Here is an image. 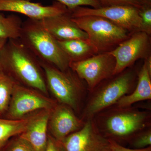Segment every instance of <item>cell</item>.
<instances>
[{"label": "cell", "mask_w": 151, "mask_h": 151, "mask_svg": "<svg viewBox=\"0 0 151 151\" xmlns=\"http://www.w3.org/2000/svg\"><path fill=\"white\" fill-rule=\"evenodd\" d=\"M103 137L121 144L128 143L138 133L151 127L150 111L136 107L112 106L92 118Z\"/></svg>", "instance_id": "cell-1"}, {"label": "cell", "mask_w": 151, "mask_h": 151, "mask_svg": "<svg viewBox=\"0 0 151 151\" xmlns=\"http://www.w3.org/2000/svg\"><path fill=\"white\" fill-rule=\"evenodd\" d=\"M0 66L18 84L48 93L40 61L20 40H9L0 52Z\"/></svg>", "instance_id": "cell-2"}, {"label": "cell", "mask_w": 151, "mask_h": 151, "mask_svg": "<svg viewBox=\"0 0 151 151\" xmlns=\"http://www.w3.org/2000/svg\"><path fill=\"white\" fill-rule=\"evenodd\" d=\"M132 67L105 79L88 92L79 117L82 120L85 122L92 119L134 91L137 81L138 70Z\"/></svg>", "instance_id": "cell-3"}, {"label": "cell", "mask_w": 151, "mask_h": 151, "mask_svg": "<svg viewBox=\"0 0 151 151\" xmlns=\"http://www.w3.org/2000/svg\"><path fill=\"white\" fill-rule=\"evenodd\" d=\"M19 39L40 62L62 71L70 68V60L40 20L28 18L23 22Z\"/></svg>", "instance_id": "cell-4"}, {"label": "cell", "mask_w": 151, "mask_h": 151, "mask_svg": "<svg viewBox=\"0 0 151 151\" xmlns=\"http://www.w3.org/2000/svg\"><path fill=\"white\" fill-rule=\"evenodd\" d=\"M47 86L57 101L81 114L88 94L85 81L70 68L62 71L53 65L40 62Z\"/></svg>", "instance_id": "cell-5"}, {"label": "cell", "mask_w": 151, "mask_h": 151, "mask_svg": "<svg viewBox=\"0 0 151 151\" xmlns=\"http://www.w3.org/2000/svg\"><path fill=\"white\" fill-rule=\"evenodd\" d=\"M77 26L87 34L88 41L97 53L110 52L131 35L109 20L97 16L72 18Z\"/></svg>", "instance_id": "cell-6"}, {"label": "cell", "mask_w": 151, "mask_h": 151, "mask_svg": "<svg viewBox=\"0 0 151 151\" xmlns=\"http://www.w3.org/2000/svg\"><path fill=\"white\" fill-rule=\"evenodd\" d=\"M58 103L38 90L17 84L7 111L8 119H21L37 111H52Z\"/></svg>", "instance_id": "cell-7"}, {"label": "cell", "mask_w": 151, "mask_h": 151, "mask_svg": "<svg viewBox=\"0 0 151 151\" xmlns=\"http://www.w3.org/2000/svg\"><path fill=\"white\" fill-rule=\"evenodd\" d=\"M116 65L115 58L108 52L97 53L81 61L70 62L69 67L85 81L89 92L102 81L114 76Z\"/></svg>", "instance_id": "cell-8"}, {"label": "cell", "mask_w": 151, "mask_h": 151, "mask_svg": "<svg viewBox=\"0 0 151 151\" xmlns=\"http://www.w3.org/2000/svg\"><path fill=\"white\" fill-rule=\"evenodd\" d=\"M139 9L132 6L116 5L94 9L80 6L71 10L72 18L97 16L109 20L127 30L130 35L140 31Z\"/></svg>", "instance_id": "cell-9"}, {"label": "cell", "mask_w": 151, "mask_h": 151, "mask_svg": "<svg viewBox=\"0 0 151 151\" xmlns=\"http://www.w3.org/2000/svg\"><path fill=\"white\" fill-rule=\"evenodd\" d=\"M110 52L116 60L114 75L119 74L138 60L151 56V36L143 32L134 33Z\"/></svg>", "instance_id": "cell-10"}, {"label": "cell", "mask_w": 151, "mask_h": 151, "mask_svg": "<svg viewBox=\"0 0 151 151\" xmlns=\"http://www.w3.org/2000/svg\"><path fill=\"white\" fill-rule=\"evenodd\" d=\"M60 142L64 151H105L110 147L109 141L99 132L92 119L86 120L81 129Z\"/></svg>", "instance_id": "cell-11"}, {"label": "cell", "mask_w": 151, "mask_h": 151, "mask_svg": "<svg viewBox=\"0 0 151 151\" xmlns=\"http://www.w3.org/2000/svg\"><path fill=\"white\" fill-rule=\"evenodd\" d=\"M71 108L58 103L51 111L49 118V134L61 142L68 135L81 129L85 124Z\"/></svg>", "instance_id": "cell-12"}, {"label": "cell", "mask_w": 151, "mask_h": 151, "mask_svg": "<svg viewBox=\"0 0 151 151\" xmlns=\"http://www.w3.org/2000/svg\"><path fill=\"white\" fill-rule=\"evenodd\" d=\"M69 10L65 6L55 1L50 6L29 0H0V12H7L24 15L28 18L43 19L66 12Z\"/></svg>", "instance_id": "cell-13"}, {"label": "cell", "mask_w": 151, "mask_h": 151, "mask_svg": "<svg viewBox=\"0 0 151 151\" xmlns=\"http://www.w3.org/2000/svg\"><path fill=\"white\" fill-rule=\"evenodd\" d=\"M44 27L57 40L81 39L88 40V36L73 21L71 11L40 20Z\"/></svg>", "instance_id": "cell-14"}, {"label": "cell", "mask_w": 151, "mask_h": 151, "mask_svg": "<svg viewBox=\"0 0 151 151\" xmlns=\"http://www.w3.org/2000/svg\"><path fill=\"white\" fill-rule=\"evenodd\" d=\"M51 111L34 113L27 129L19 135L29 143L35 151H45L48 139V122Z\"/></svg>", "instance_id": "cell-15"}, {"label": "cell", "mask_w": 151, "mask_h": 151, "mask_svg": "<svg viewBox=\"0 0 151 151\" xmlns=\"http://www.w3.org/2000/svg\"><path fill=\"white\" fill-rule=\"evenodd\" d=\"M151 99V71L144 60L142 67L138 70L137 81L134 91L131 94L122 97L113 106L129 107L138 102Z\"/></svg>", "instance_id": "cell-16"}, {"label": "cell", "mask_w": 151, "mask_h": 151, "mask_svg": "<svg viewBox=\"0 0 151 151\" xmlns=\"http://www.w3.org/2000/svg\"><path fill=\"white\" fill-rule=\"evenodd\" d=\"M57 41L70 62L81 61L97 54L88 40L73 39Z\"/></svg>", "instance_id": "cell-17"}, {"label": "cell", "mask_w": 151, "mask_h": 151, "mask_svg": "<svg viewBox=\"0 0 151 151\" xmlns=\"http://www.w3.org/2000/svg\"><path fill=\"white\" fill-rule=\"evenodd\" d=\"M34 113L21 119H0V151L12 138L26 130Z\"/></svg>", "instance_id": "cell-18"}, {"label": "cell", "mask_w": 151, "mask_h": 151, "mask_svg": "<svg viewBox=\"0 0 151 151\" xmlns=\"http://www.w3.org/2000/svg\"><path fill=\"white\" fill-rule=\"evenodd\" d=\"M23 22L19 17L14 14L6 17L0 14V38L8 40L18 39Z\"/></svg>", "instance_id": "cell-19"}, {"label": "cell", "mask_w": 151, "mask_h": 151, "mask_svg": "<svg viewBox=\"0 0 151 151\" xmlns=\"http://www.w3.org/2000/svg\"><path fill=\"white\" fill-rule=\"evenodd\" d=\"M17 84L16 81L0 66V115L7 112Z\"/></svg>", "instance_id": "cell-20"}, {"label": "cell", "mask_w": 151, "mask_h": 151, "mask_svg": "<svg viewBox=\"0 0 151 151\" xmlns=\"http://www.w3.org/2000/svg\"><path fill=\"white\" fill-rule=\"evenodd\" d=\"M128 143L132 149L139 150L151 147V127L138 133Z\"/></svg>", "instance_id": "cell-21"}, {"label": "cell", "mask_w": 151, "mask_h": 151, "mask_svg": "<svg viewBox=\"0 0 151 151\" xmlns=\"http://www.w3.org/2000/svg\"><path fill=\"white\" fill-rule=\"evenodd\" d=\"M1 151H35L29 143L19 136L12 138Z\"/></svg>", "instance_id": "cell-22"}, {"label": "cell", "mask_w": 151, "mask_h": 151, "mask_svg": "<svg viewBox=\"0 0 151 151\" xmlns=\"http://www.w3.org/2000/svg\"><path fill=\"white\" fill-rule=\"evenodd\" d=\"M141 18L140 31L151 35V5H142L139 9Z\"/></svg>", "instance_id": "cell-23"}, {"label": "cell", "mask_w": 151, "mask_h": 151, "mask_svg": "<svg viewBox=\"0 0 151 151\" xmlns=\"http://www.w3.org/2000/svg\"><path fill=\"white\" fill-rule=\"evenodd\" d=\"M63 5L68 9L71 10L78 7L90 6L92 8L97 9L101 7L98 0H55Z\"/></svg>", "instance_id": "cell-24"}, {"label": "cell", "mask_w": 151, "mask_h": 151, "mask_svg": "<svg viewBox=\"0 0 151 151\" xmlns=\"http://www.w3.org/2000/svg\"><path fill=\"white\" fill-rule=\"evenodd\" d=\"M98 1L101 7L125 5L132 6L140 8L142 6L134 0H98Z\"/></svg>", "instance_id": "cell-25"}, {"label": "cell", "mask_w": 151, "mask_h": 151, "mask_svg": "<svg viewBox=\"0 0 151 151\" xmlns=\"http://www.w3.org/2000/svg\"><path fill=\"white\" fill-rule=\"evenodd\" d=\"M109 141V147L111 151H151V147L143 149H134L129 148L122 145L121 144L116 142L112 140L108 139Z\"/></svg>", "instance_id": "cell-26"}, {"label": "cell", "mask_w": 151, "mask_h": 151, "mask_svg": "<svg viewBox=\"0 0 151 151\" xmlns=\"http://www.w3.org/2000/svg\"><path fill=\"white\" fill-rule=\"evenodd\" d=\"M45 151H64L60 142L57 141L49 134Z\"/></svg>", "instance_id": "cell-27"}, {"label": "cell", "mask_w": 151, "mask_h": 151, "mask_svg": "<svg viewBox=\"0 0 151 151\" xmlns=\"http://www.w3.org/2000/svg\"><path fill=\"white\" fill-rule=\"evenodd\" d=\"M141 6L151 5V0H134Z\"/></svg>", "instance_id": "cell-28"}, {"label": "cell", "mask_w": 151, "mask_h": 151, "mask_svg": "<svg viewBox=\"0 0 151 151\" xmlns=\"http://www.w3.org/2000/svg\"><path fill=\"white\" fill-rule=\"evenodd\" d=\"M8 40L6 39L1 38H0V52L2 49L3 47L5 45L6 43Z\"/></svg>", "instance_id": "cell-29"}, {"label": "cell", "mask_w": 151, "mask_h": 151, "mask_svg": "<svg viewBox=\"0 0 151 151\" xmlns=\"http://www.w3.org/2000/svg\"><path fill=\"white\" fill-rule=\"evenodd\" d=\"M105 151H111V150H110V147H109V148L108 149V150H105Z\"/></svg>", "instance_id": "cell-30"}]
</instances>
